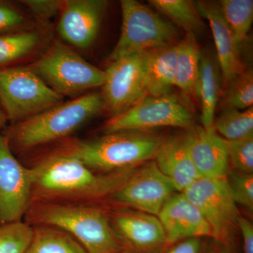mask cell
Wrapping results in <instances>:
<instances>
[{"instance_id": "cell-9", "label": "cell", "mask_w": 253, "mask_h": 253, "mask_svg": "<svg viewBox=\"0 0 253 253\" xmlns=\"http://www.w3.org/2000/svg\"><path fill=\"white\" fill-rule=\"evenodd\" d=\"M181 193L208 221L212 237L227 242L238 228L240 215L226 179L199 178Z\"/></svg>"}, {"instance_id": "cell-35", "label": "cell", "mask_w": 253, "mask_h": 253, "mask_svg": "<svg viewBox=\"0 0 253 253\" xmlns=\"http://www.w3.org/2000/svg\"><path fill=\"white\" fill-rule=\"evenodd\" d=\"M8 122L7 118L5 115L4 110L0 104V129H3L6 126V123Z\"/></svg>"}, {"instance_id": "cell-16", "label": "cell", "mask_w": 253, "mask_h": 253, "mask_svg": "<svg viewBox=\"0 0 253 253\" xmlns=\"http://www.w3.org/2000/svg\"><path fill=\"white\" fill-rule=\"evenodd\" d=\"M158 217L166 233L168 245L192 238L212 236L208 221L182 193L169 198Z\"/></svg>"}, {"instance_id": "cell-29", "label": "cell", "mask_w": 253, "mask_h": 253, "mask_svg": "<svg viewBox=\"0 0 253 253\" xmlns=\"http://www.w3.org/2000/svg\"><path fill=\"white\" fill-rule=\"evenodd\" d=\"M226 179L236 204L253 213V174L229 171Z\"/></svg>"}, {"instance_id": "cell-37", "label": "cell", "mask_w": 253, "mask_h": 253, "mask_svg": "<svg viewBox=\"0 0 253 253\" xmlns=\"http://www.w3.org/2000/svg\"></svg>"}, {"instance_id": "cell-4", "label": "cell", "mask_w": 253, "mask_h": 253, "mask_svg": "<svg viewBox=\"0 0 253 253\" xmlns=\"http://www.w3.org/2000/svg\"><path fill=\"white\" fill-rule=\"evenodd\" d=\"M163 140L145 131H122L90 140L68 138L54 149L77 158L95 172L109 173L153 161Z\"/></svg>"}, {"instance_id": "cell-15", "label": "cell", "mask_w": 253, "mask_h": 253, "mask_svg": "<svg viewBox=\"0 0 253 253\" xmlns=\"http://www.w3.org/2000/svg\"><path fill=\"white\" fill-rule=\"evenodd\" d=\"M188 133L191 160L199 178L226 179L230 171L228 141L214 127H195Z\"/></svg>"}, {"instance_id": "cell-13", "label": "cell", "mask_w": 253, "mask_h": 253, "mask_svg": "<svg viewBox=\"0 0 253 253\" xmlns=\"http://www.w3.org/2000/svg\"><path fill=\"white\" fill-rule=\"evenodd\" d=\"M108 214L126 253H155L168 245L157 216L127 208L109 210Z\"/></svg>"}, {"instance_id": "cell-21", "label": "cell", "mask_w": 253, "mask_h": 253, "mask_svg": "<svg viewBox=\"0 0 253 253\" xmlns=\"http://www.w3.org/2000/svg\"><path fill=\"white\" fill-rule=\"evenodd\" d=\"M201 48L194 33H187L176 44L174 86L190 96H198Z\"/></svg>"}, {"instance_id": "cell-17", "label": "cell", "mask_w": 253, "mask_h": 253, "mask_svg": "<svg viewBox=\"0 0 253 253\" xmlns=\"http://www.w3.org/2000/svg\"><path fill=\"white\" fill-rule=\"evenodd\" d=\"M201 17L211 28L217 51V61L224 86L246 70L241 59V49L223 17L219 4L208 1L195 2Z\"/></svg>"}, {"instance_id": "cell-5", "label": "cell", "mask_w": 253, "mask_h": 253, "mask_svg": "<svg viewBox=\"0 0 253 253\" xmlns=\"http://www.w3.org/2000/svg\"><path fill=\"white\" fill-rule=\"evenodd\" d=\"M56 93L78 97L82 93L104 85L105 71L96 68L62 41H54L27 66Z\"/></svg>"}, {"instance_id": "cell-23", "label": "cell", "mask_w": 253, "mask_h": 253, "mask_svg": "<svg viewBox=\"0 0 253 253\" xmlns=\"http://www.w3.org/2000/svg\"><path fill=\"white\" fill-rule=\"evenodd\" d=\"M26 253H89L73 236L54 226L33 225Z\"/></svg>"}, {"instance_id": "cell-30", "label": "cell", "mask_w": 253, "mask_h": 253, "mask_svg": "<svg viewBox=\"0 0 253 253\" xmlns=\"http://www.w3.org/2000/svg\"><path fill=\"white\" fill-rule=\"evenodd\" d=\"M227 141L230 165L238 172L253 174V136Z\"/></svg>"}, {"instance_id": "cell-11", "label": "cell", "mask_w": 253, "mask_h": 253, "mask_svg": "<svg viewBox=\"0 0 253 253\" xmlns=\"http://www.w3.org/2000/svg\"><path fill=\"white\" fill-rule=\"evenodd\" d=\"M176 191L153 160L136 168L109 199L113 204L158 217Z\"/></svg>"}, {"instance_id": "cell-18", "label": "cell", "mask_w": 253, "mask_h": 253, "mask_svg": "<svg viewBox=\"0 0 253 253\" xmlns=\"http://www.w3.org/2000/svg\"><path fill=\"white\" fill-rule=\"evenodd\" d=\"M154 161L176 191L182 192L199 178L190 155L188 133L163 139Z\"/></svg>"}, {"instance_id": "cell-2", "label": "cell", "mask_w": 253, "mask_h": 253, "mask_svg": "<svg viewBox=\"0 0 253 253\" xmlns=\"http://www.w3.org/2000/svg\"><path fill=\"white\" fill-rule=\"evenodd\" d=\"M105 111L100 92L84 94L2 129L13 154H23L59 142L94 116Z\"/></svg>"}, {"instance_id": "cell-20", "label": "cell", "mask_w": 253, "mask_h": 253, "mask_svg": "<svg viewBox=\"0 0 253 253\" xmlns=\"http://www.w3.org/2000/svg\"><path fill=\"white\" fill-rule=\"evenodd\" d=\"M176 44L146 51V78L149 96L168 94L174 86Z\"/></svg>"}, {"instance_id": "cell-14", "label": "cell", "mask_w": 253, "mask_h": 253, "mask_svg": "<svg viewBox=\"0 0 253 253\" xmlns=\"http://www.w3.org/2000/svg\"><path fill=\"white\" fill-rule=\"evenodd\" d=\"M109 2L105 0H66L60 11L57 31L73 49L86 50L94 44Z\"/></svg>"}, {"instance_id": "cell-8", "label": "cell", "mask_w": 253, "mask_h": 253, "mask_svg": "<svg viewBox=\"0 0 253 253\" xmlns=\"http://www.w3.org/2000/svg\"><path fill=\"white\" fill-rule=\"evenodd\" d=\"M194 122L191 110L175 94L145 96L126 111L110 118L104 134L122 131H146L163 126L190 127Z\"/></svg>"}, {"instance_id": "cell-22", "label": "cell", "mask_w": 253, "mask_h": 253, "mask_svg": "<svg viewBox=\"0 0 253 253\" xmlns=\"http://www.w3.org/2000/svg\"><path fill=\"white\" fill-rule=\"evenodd\" d=\"M217 61L211 54L203 51L201 64L198 96L201 100V123L204 129L213 127L214 114L220 94V71Z\"/></svg>"}, {"instance_id": "cell-34", "label": "cell", "mask_w": 253, "mask_h": 253, "mask_svg": "<svg viewBox=\"0 0 253 253\" xmlns=\"http://www.w3.org/2000/svg\"><path fill=\"white\" fill-rule=\"evenodd\" d=\"M201 244L199 238L181 241L166 253H200Z\"/></svg>"}, {"instance_id": "cell-10", "label": "cell", "mask_w": 253, "mask_h": 253, "mask_svg": "<svg viewBox=\"0 0 253 253\" xmlns=\"http://www.w3.org/2000/svg\"><path fill=\"white\" fill-rule=\"evenodd\" d=\"M102 87L105 111L118 116L147 96L146 52L132 54L110 63L105 70Z\"/></svg>"}, {"instance_id": "cell-32", "label": "cell", "mask_w": 253, "mask_h": 253, "mask_svg": "<svg viewBox=\"0 0 253 253\" xmlns=\"http://www.w3.org/2000/svg\"><path fill=\"white\" fill-rule=\"evenodd\" d=\"M21 2L42 24H46L59 14L63 4L59 0H25Z\"/></svg>"}, {"instance_id": "cell-6", "label": "cell", "mask_w": 253, "mask_h": 253, "mask_svg": "<svg viewBox=\"0 0 253 253\" xmlns=\"http://www.w3.org/2000/svg\"><path fill=\"white\" fill-rule=\"evenodd\" d=\"M122 27L110 63L130 55L175 44L178 31L170 21L135 0H123Z\"/></svg>"}, {"instance_id": "cell-7", "label": "cell", "mask_w": 253, "mask_h": 253, "mask_svg": "<svg viewBox=\"0 0 253 253\" xmlns=\"http://www.w3.org/2000/svg\"><path fill=\"white\" fill-rule=\"evenodd\" d=\"M64 97L26 66L0 70V104L11 124L61 104Z\"/></svg>"}, {"instance_id": "cell-26", "label": "cell", "mask_w": 253, "mask_h": 253, "mask_svg": "<svg viewBox=\"0 0 253 253\" xmlns=\"http://www.w3.org/2000/svg\"><path fill=\"white\" fill-rule=\"evenodd\" d=\"M213 127L226 140L237 141L253 136V108L223 109Z\"/></svg>"}, {"instance_id": "cell-27", "label": "cell", "mask_w": 253, "mask_h": 253, "mask_svg": "<svg viewBox=\"0 0 253 253\" xmlns=\"http://www.w3.org/2000/svg\"><path fill=\"white\" fill-rule=\"evenodd\" d=\"M223 108L246 110L253 107V73L246 69L225 86Z\"/></svg>"}, {"instance_id": "cell-25", "label": "cell", "mask_w": 253, "mask_h": 253, "mask_svg": "<svg viewBox=\"0 0 253 253\" xmlns=\"http://www.w3.org/2000/svg\"><path fill=\"white\" fill-rule=\"evenodd\" d=\"M218 4L241 49L252 26L253 0H222Z\"/></svg>"}, {"instance_id": "cell-3", "label": "cell", "mask_w": 253, "mask_h": 253, "mask_svg": "<svg viewBox=\"0 0 253 253\" xmlns=\"http://www.w3.org/2000/svg\"><path fill=\"white\" fill-rule=\"evenodd\" d=\"M30 225L59 228L73 236L89 253H124L108 211L95 204L31 202L26 214Z\"/></svg>"}, {"instance_id": "cell-24", "label": "cell", "mask_w": 253, "mask_h": 253, "mask_svg": "<svg viewBox=\"0 0 253 253\" xmlns=\"http://www.w3.org/2000/svg\"><path fill=\"white\" fill-rule=\"evenodd\" d=\"M149 4L187 33L199 34L205 24L194 1L190 0H150Z\"/></svg>"}, {"instance_id": "cell-19", "label": "cell", "mask_w": 253, "mask_h": 253, "mask_svg": "<svg viewBox=\"0 0 253 253\" xmlns=\"http://www.w3.org/2000/svg\"><path fill=\"white\" fill-rule=\"evenodd\" d=\"M47 32L33 27L0 36V70L14 67L47 46Z\"/></svg>"}, {"instance_id": "cell-28", "label": "cell", "mask_w": 253, "mask_h": 253, "mask_svg": "<svg viewBox=\"0 0 253 253\" xmlns=\"http://www.w3.org/2000/svg\"><path fill=\"white\" fill-rule=\"evenodd\" d=\"M33 226L22 221L0 226V253H26Z\"/></svg>"}, {"instance_id": "cell-12", "label": "cell", "mask_w": 253, "mask_h": 253, "mask_svg": "<svg viewBox=\"0 0 253 253\" xmlns=\"http://www.w3.org/2000/svg\"><path fill=\"white\" fill-rule=\"evenodd\" d=\"M31 192V169L18 161L0 129V226L22 221Z\"/></svg>"}, {"instance_id": "cell-31", "label": "cell", "mask_w": 253, "mask_h": 253, "mask_svg": "<svg viewBox=\"0 0 253 253\" xmlns=\"http://www.w3.org/2000/svg\"><path fill=\"white\" fill-rule=\"evenodd\" d=\"M26 15L14 5L0 1V36L32 28Z\"/></svg>"}, {"instance_id": "cell-33", "label": "cell", "mask_w": 253, "mask_h": 253, "mask_svg": "<svg viewBox=\"0 0 253 253\" xmlns=\"http://www.w3.org/2000/svg\"><path fill=\"white\" fill-rule=\"evenodd\" d=\"M238 228L241 230L244 241V253H253V226L252 223L240 216Z\"/></svg>"}, {"instance_id": "cell-1", "label": "cell", "mask_w": 253, "mask_h": 253, "mask_svg": "<svg viewBox=\"0 0 253 253\" xmlns=\"http://www.w3.org/2000/svg\"><path fill=\"white\" fill-rule=\"evenodd\" d=\"M29 168L31 202L95 204L109 199L136 168L109 173L95 172L77 158L54 149L38 158Z\"/></svg>"}, {"instance_id": "cell-36", "label": "cell", "mask_w": 253, "mask_h": 253, "mask_svg": "<svg viewBox=\"0 0 253 253\" xmlns=\"http://www.w3.org/2000/svg\"><path fill=\"white\" fill-rule=\"evenodd\" d=\"M217 253H226V251H219V252H218Z\"/></svg>"}]
</instances>
